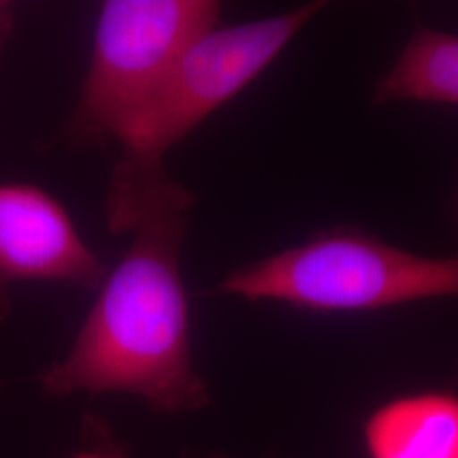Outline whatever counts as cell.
Segmentation results:
<instances>
[{
    "instance_id": "cell-1",
    "label": "cell",
    "mask_w": 458,
    "mask_h": 458,
    "mask_svg": "<svg viewBox=\"0 0 458 458\" xmlns=\"http://www.w3.org/2000/svg\"><path fill=\"white\" fill-rule=\"evenodd\" d=\"M196 196L181 182L140 214L131 245L107 274L65 359L39 374L45 393H130L164 412L209 403L191 360L189 302L181 276Z\"/></svg>"
},
{
    "instance_id": "cell-2",
    "label": "cell",
    "mask_w": 458,
    "mask_h": 458,
    "mask_svg": "<svg viewBox=\"0 0 458 458\" xmlns=\"http://www.w3.org/2000/svg\"><path fill=\"white\" fill-rule=\"evenodd\" d=\"M323 7L310 2L278 16L216 26L185 49L119 141L106 202L111 233L131 231L148 199L174 182L166 153L255 82Z\"/></svg>"
},
{
    "instance_id": "cell-3",
    "label": "cell",
    "mask_w": 458,
    "mask_h": 458,
    "mask_svg": "<svg viewBox=\"0 0 458 458\" xmlns=\"http://www.w3.org/2000/svg\"><path fill=\"white\" fill-rule=\"evenodd\" d=\"M216 293L304 311H377L458 295V253L425 257L365 229H321L299 245L234 268Z\"/></svg>"
},
{
    "instance_id": "cell-4",
    "label": "cell",
    "mask_w": 458,
    "mask_h": 458,
    "mask_svg": "<svg viewBox=\"0 0 458 458\" xmlns=\"http://www.w3.org/2000/svg\"><path fill=\"white\" fill-rule=\"evenodd\" d=\"M219 14L221 4L213 0L104 2L72 136L121 141L185 49L217 26Z\"/></svg>"
},
{
    "instance_id": "cell-5",
    "label": "cell",
    "mask_w": 458,
    "mask_h": 458,
    "mask_svg": "<svg viewBox=\"0 0 458 458\" xmlns=\"http://www.w3.org/2000/svg\"><path fill=\"white\" fill-rule=\"evenodd\" d=\"M106 277V265L56 197L34 183L0 182V319L17 284L60 282L98 291Z\"/></svg>"
},
{
    "instance_id": "cell-6",
    "label": "cell",
    "mask_w": 458,
    "mask_h": 458,
    "mask_svg": "<svg viewBox=\"0 0 458 458\" xmlns=\"http://www.w3.org/2000/svg\"><path fill=\"white\" fill-rule=\"evenodd\" d=\"M370 458H458V397L426 393L382 406L369 420Z\"/></svg>"
},
{
    "instance_id": "cell-7",
    "label": "cell",
    "mask_w": 458,
    "mask_h": 458,
    "mask_svg": "<svg viewBox=\"0 0 458 458\" xmlns=\"http://www.w3.org/2000/svg\"><path fill=\"white\" fill-rule=\"evenodd\" d=\"M372 102H425L458 107V34L420 26L378 79Z\"/></svg>"
},
{
    "instance_id": "cell-8",
    "label": "cell",
    "mask_w": 458,
    "mask_h": 458,
    "mask_svg": "<svg viewBox=\"0 0 458 458\" xmlns=\"http://www.w3.org/2000/svg\"><path fill=\"white\" fill-rule=\"evenodd\" d=\"M14 28V9L9 2L0 0V49L5 47Z\"/></svg>"
},
{
    "instance_id": "cell-9",
    "label": "cell",
    "mask_w": 458,
    "mask_h": 458,
    "mask_svg": "<svg viewBox=\"0 0 458 458\" xmlns=\"http://www.w3.org/2000/svg\"><path fill=\"white\" fill-rule=\"evenodd\" d=\"M75 458H109L106 457L104 454H98V452H82L79 454Z\"/></svg>"
}]
</instances>
